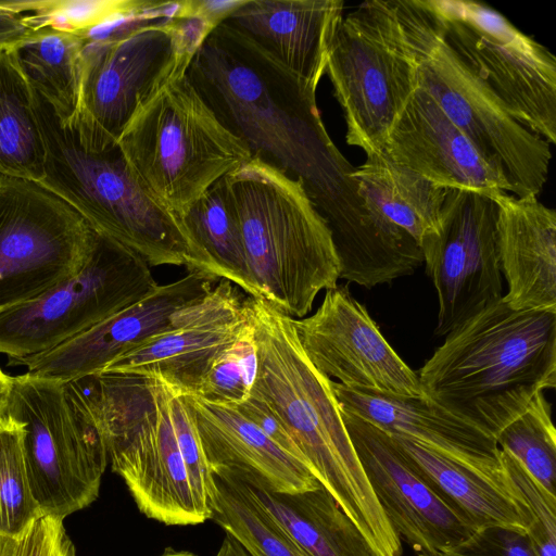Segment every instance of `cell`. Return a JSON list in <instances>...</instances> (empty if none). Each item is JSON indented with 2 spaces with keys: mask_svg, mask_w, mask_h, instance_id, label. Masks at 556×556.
Instances as JSON below:
<instances>
[{
  "mask_svg": "<svg viewBox=\"0 0 556 556\" xmlns=\"http://www.w3.org/2000/svg\"><path fill=\"white\" fill-rule=\"evenodd\" d=\"M186 75L252 157L301 182L330 229L368 214L355 167L323 123L317 88L225 22L203 41Z\"/></svg>",
  "mask_w": 556,
  "mask_h": 556,
  "instance_id": "1",
  "label": "cell"
},
{
  "mask_svg": "<svg viewBox=\"0 0 556 556\" xmlns=\"http://www.w3.org/2000/svg\"><path fill=\"white\" fill-rule=\"evenodd\" d=\"M257 353L251 394L279 418L306 465L358 528L377 556H403L361 465L334 397L331 379L309 362L293 318L249 296Z\"/></svg>",
  "mask_w": 556,
  "mask_h": 556,
  "instance_id": "2",
  "label": "cell"
},
{
  "mask_svg": "<svg viewBox=\"0 0 556 556\" xmlns=\"http://www.w3.org/2000/svg\"><path fill=\"white\" fill-rule=\"evenodd\" d=\"M444 338L417 374L425 396L494 439L556 387V311L502 298Z\"/></svg>",
  "mask_w": 556,
  "mask_h": 556,
  "instance_id": "3",
  "label": "cell"
},
{
  "mask_svg": "<svg viewBox=\"0 0 556 556\" xmlns=\"http://www.w3.org/2000/svg\"><path fill=\"white\" fill-rule=\"evenodd\" d=\"M34 97L46 149L39 185L97 233L132 250L150 266H186L218 278L179 216L137 176L117 143L102 150L91 147L36 90Z\"/></svg>",
  "mask_w": 556,
  "mask_h": 556,
  "instance_id": "4",
  "label": "cell"
},
{
  "mask_svg": "<svg viewBox=\"0 0 556 556\" xmlns=\"http://www.w3.org/2000/svg\"><path fill=\"white\" fill-rule=\"evenodd\" d=\"M225 177L257 299L291 318L305 317L317 294L336 288L340 279L326 220L301 182L258 159Z\"/></svg>",
  "mask_w": 556,
  "mask_h": 556,
  "instance_id": "5",
  "label": "cell"
},
{
  "mask_svg": "<svg viewBox=\"0 0 556 556\" xmlns=\"http://www.w3.org/2000/svg\"><path fill=\"white\" fill-rule=\"evenodd\" d=\"M103 435L112 470L126 483L138 509L167 526L208 520L200 508L168 410V389L159 379L98 374L78 379Z\"/></svg>",
  "mask_w": 556,
  "mask_h": 556,
  "instance_id": "6",
  "label": "cell"
},
{
  "mask_svg": "<svg viewBox=\"0 0 556 556\" xmlns=\"http://www.w3.org/2000/svg\"><path fill=\"white\" fill-rule=\"evenodd\" d=\"M421 86L469 138L517 198L536 197L546 182L549 143L516 122L446 41L428 0H394Z\"/></svg>",
  "mask_w": 556,
  "mask_h": 556,
  "instance_id": "7",
  "label": "cell"
},
{
  "mask_svg": "<svg viewBox=\"0 0 556 556\" xmlns=\"http://www.w3.org/2000/svg\"><path fill=\"white\" fill-rule=\"evenodd\" d=\"M117 146L137 176L177 215L252 157L186 73L139 106Z\"/></svg>",
  "mask_w": 556,
  "mask_h": 556,
  "instance_id": "8",
  "label": "cell"
},
{
  "mask_svg": "<svg viewBox=\"0 0 556 556\" xmlns=\"http://www.w3.org/2000/svg\"><path fill=\"white\" fill-rule=\"evenodd\" d=\"M7 416L23 424L29 484L43 515L64 520L97 500L109 457L77 380L14 376Z\"/></svg>",
  "mask_w": 556,
  "mask_h": 556,
  "instance_id": "9",
  "label": "cell"
},
{
  "mask_svg": "<svg viewBox=\"0 0 556 556\" xmlns=\"http://www.w3.org/2000/svg\"><path fill=\"white\" fill-rule=\"evenodd\" d=\"M176 3V2H175ZM165 10L83 33L78 105L71 119L97 149L117 143L136 111L173 77L186 73L170 15Z\"/></svg>",
  "mask_w": 556,
  "mask_h": 556,
  "instance_id": "10",
  "label": "cell"
},
{
  "mask_svg": "<svg viewBox=\"0 0 556 556\" xmlns=\"http://www.w3.org/2000/svg\"><path fill=\"white\" fill-rule=\"evenodd\" d=\"M325 74L343 112L346 143L379 153L418 87L394 0L366 1L342 17Z\"/></svg>",
  "mask_w": 556,
  "mask_h": 556,
  "instance_id": "11",
  "label": "cell"
},
{
  "mask_svg": "<svg viewBox=\"0 0 556 556\" xmlns=\"http://www.w3.org/2000/svg\"><path fill=\"white\" fill-rule=\"evenodd\" d=\"M448 45L520 125L556 143V58L491 7L428 0Z\"/></svg>",
  "mask_w": 556,
  "mask_h": 556,
  "instance_id": "12",
  "label": "cell"
},
{
  "mask_svg": "<svg viewBox=\"0 0 556 556\" xmlns=\"http://www.w3.org/2000/svg\"><path fill=\"white\" fill-rule=\"evenodd\" d=\"M157 286L139 254L97 233L77 274L0 314V354L14 361L48 352L144 299Z\"/></svg>",
  "mask_w": 556,
  "mask_h": 556,
  "instance_id": "13",
  "label": "cell"
},
{
  "mask_svg": "<svg viewBox=\"0 0 556 556\" xmlns=\"http://www.w3.org/2000/svg\"><path fill=\"white\" fill-rule=\"evenodd\" d=\"M97 232L36 181L0 175V314L77 274Z\"/></svg>",
  "mask_w": 556,
  "mask_h": 556,
  "instance_id": "14",
  "label": "cell"
},
{
  "mask_svg": "<svg viewBox=\"0 0 556 556\" xmlns=\"http://www.w3.org/2000/svg\"><path fill=\"white\" fill-rule=\"evenodd\" d=\"M497 204L491 195L448 188L439 231L420 243L438 295L434 336L445 337L503 298Z\"/></svg>",
  "mask_w": 556,
  "mask_h": 556,
  "instance_id": "15",
  "label": "cell"
},
{
  "mask_svg": "<svg viewBox=\"0 0 556 556\" xmlns=\"http://www.w3.org/2000/svg\"><path fill=\"white\" fill-rule=\"evenodd\" d=\"M250 320L249 295L222 278L203 298L174 313V328L125 352L100 374L155 378L177 393L197 395L213 363Z\"/></svg>",
  "mask_w": 556,
  "mask_h": 556,
  "instance_id": "16",
  "label": "cell"
},
{
  "mask_svg": "<svg viewBox=\"0 0 556 556\" xmlns=\"http://www.w3.org/2000/svg\"><path fill=\"white\" fill-rule=\"evenodd\" d=\"M293 324L305 355L328 378L349 388L425 396L417 374L393 350L348 286L326 290L317 311L293 318Z\"/></svg>",
  "mask_w": 556,
  "mask_h": 556,
  "instance_id": "17",
  "label": "cell"
},
{
  "mask_svg": "<svg viewBox=\"0 0 556 556\" xmlns=\"http://www.w3.org/2000/svg\"><path fill=\"white\" fill-rule=\"evenodd\" d=\"M341 416L384 515L417 556H439L478 530L421 478L390 434L346 412Z\"/></svg>",
  "mask_w": 556,
  "mask_h": 556,
  "instance_id": "18",
  "label": "cell"
},
{
  "mask_svg": "<svg viewBox=\"0 0 556 556\" xmlns=\"http://www.w3.org/2000/svg\"><path fill=\"white\" fill-rule=\"evenodd\" d=\"M219 279L198 271L159 285L144 299L42 354L9 361L25 366L28 375L74 381L98 375L112 361L147 339L174 328L178 309L207 294Z\"/></svg>",
  "mask_w": 556,
  "mask_h": 556,
  "instance_id": "19",
  "label": "cell"
},
{
  "mask_svg": "<svg viewBox=\"0 0 556 556\" xmlns=\"http://www.w3.org/2000/svg\"><path fill=\"white\" fill-rule=\"evenodd\" d=\"M380 152L444 188L488 195L508 192L505 178L419 85L391 127Z\"/></svg>",
  "mask_w": 556,
  "mask_h": 556,
  "instance_id": "20",
  "label": "cell"
},
{
  "mask_svg": "<svg viewBox=\"0 0 556 556\" xmlns=\"http://www.w3.org/2000/svg\"><path fill=\"white\" fill-rule=\"evenodd\" d=\"M341 410L390 435L413 440L492 478L504 476L496 440L426 396L408 397L345 387L331 380Z\"/></svg>",
  "mask_w": 556,
  "mask_h": 556,
  "instance_id": "21",
  "label": "cell"
},
{
  "mask_svg": "<svg viewBox=\"0 0 556 556\" xmlns=\"http://www.w3.org/2000/svg\"><path fill=\"white\" fill-rule=\"evenodd\" d=\"M212 475H226L276 493H299L320 486L311 469L235 406L187 395Z\"/></svg>",
  "mask_w": 556,
  "mask_h": 556,
  "instance_id": "22",
  "label": "cell"
},
{
  "mask_svg": "<svg viewBox=\"0 0 556 556\" xmlns=\"http://www.w3.org/2000/svg\"><path fill=\"white\" fill-rule=\"evenodd\" d=\"M343 5L341 0H242L224 22L317 88Z\"/></svg>",
  "mask_w": 556,
  "mask_h": 556,
  "instance_id": "23",
  "label": "cell"
},
{
  "mask_svg": "<svg viewBox=\"0 0 556 556\" xmlns=\"http://www.w3.org/2000/svg\"><path fill=\"white\" fill-rule=\"evenodd\" d=\"M497 204V251L507 282L504 302L513 309L556 311V213L536 197L506 191Z\"/></svg>",
  "mask_w": 556,
  "mask_h": 556,
  "instance_id": "24",
  "label": "cell"
},
{
  "mask_svg": "<svg viewBox=\"0 0 556 556\" xmlns=\"http://www.w3.org/2000/svg\"><path fill=\"white\" fill-rule=\"evenodd\" d=\"M391 437L421 478L478 530L502 527L527 532L528 516L505 472L501 479L492 478L413 440Z\"/></svg>",
  "mask_w": 556,
  "mask_h": 556,
  "instance_id": "25",
  "label": "cell"
},
{
  "mask_svg": "<svg viewBox=\"0 0 556 556\" xmlns=\"http://www.w3.org/2000/svg\"><path fill=\"white\" fill-rule=\"evenodd\" d=\"M251 489L305 556H377L323 485L299 493Z\"/></svg>",
  "mask_w": 556,
  "mask_h": 556,
  "instance_id": "26",
  "label": "cell"
},
{
  "mask_svg": "<svg viewBox=\"0 0 556 556\" xmlns=\"http://www.w3.org/2000/svg\"><path fill=\"white\" fill-rule=\"evenodd\" d=\"M353 178L363 195L419 247L425 237L439 231L448 188L394 163L383 152L367 154Z\"/></svg>",
  "mask_w": 556,
  "mask_h": 556,
  "instance_id": "27",
  "label": "cell"
},
{
  "mask_svg": "<svg viewBox=\"0 0 556 556\" xmlns=\"http://www.w3.org/2000/svg\"><path fill=\"white\" fill-rule=\"evenodd\" d=\"M45 156L34 90L9 46H0V175L39 182Z\"/></svg>",
  "mask_w": 556,
  "mask_h": 556,
  "instance_id": "28",
  "label": "cell"
},
{
  "mask_svg": "<svg viewBox=\"0 0 556 556\" xmlns=\"http://www.w3.org/2000/svg\"><path fill=\"white\" fill-rule=\"evenodd\" d=\"M86 38L50 26L30 28L9 46L23 74L63 119L78 105L79 61Z\"/></svg>",
  "mask_w": 556,
  "mask_h": 556,
  "instance_id": "29",
  "label": "cell"
},
{
  "mask_svg": "<svg viewBox=\"0 0 556 556\" xmlns=\"http://www.w3.org/2000/svg\"><path fill=\"white\" fill-rule=\"evenodd\" d=\"M179 218L213 264L219 279L257 299L245 262L239 218L226 177L212 185Z\"/></svg>",
  "mask_w": 556,
  "mask_h": 556,
  "instance_id": "30",
  "label": "cell"
},
{
  "mask_svg": "<svg viewBox=\"0 0 556 556\" xmlns=\"http://www.w3.org/2000/svg\"><path fill=\"white\" fill-rule=\"evenodd\" d=\"M213 477L210 519L237 540L250 556H305L250 485L226 475Z\"/></svg>",
  "mask_w": 556,
  "mask_h": 556,
  "instance_id": "31",
  "label": "cell"
},
{
  "mask_svg": "<svg viewBox=\"0 0 556 556\" xmlns=\"http://www.w3.org/2000/svg\"><path fill=\"white\" fill-rule=\"evenodd\" d=\"M495 440L501 450L514 456L546 492L556 496V430L544 392L535 395Z\"/></svg>",
  "mask_w": 556,
  "mask_h": 556,
  "instance_id": "32",
  "label": "cell"
},
{
  "mask_svg": "<svg viewBox=\"0 0 556 556\" xmlns=\"http://www.w3.org/2000/svg\"><path fill=\"white\" fill-rule=\"evenodd\" d=\"M5 2L14 11L26 15L29 29L50 26L79 34L130 16L155 13L170 3L149 0Z\"/></svg>",
  "mask_w": 556,
  "mask_h": 556,
  "instance_id": "33",
  "label": "cell"
},
{
  "mask_svg": "<svg viewBox=\"0 0 556 556\" xmlns=\"http://www.w3.org/2000/svg\"><path fill=\"white\" fill-rule=\"evenodd\" d=\"M23 424L0 419V534L18 538L42 511L36 502L23 448Z\"/></svg>",
  "mask_w": 556,
  "mask_h": 556,
  "instance_id": "34",
  "label": "cell"
},
{
  "mask_svg": "<svg viewBox=\"0 0 556 556\" xmlns=\"http://www.w3.org/2000/svg\"><path fill=\"white\" fill-rule=\"evenodd\" d=\"M256 370L257 353L251 318L235 343L213 363L198 394L192 396L215 404L238 406L250 396Z\"/></svg>",
  "mask_w": 556,
  "mask_h": 556,
  "instance_id": "35",
  "label": "cell"
},
{
  "mask_svg": "<svg viewBox=\"0 0 556 556\" xmlns=\"http://www.w3.org/2000/svg\"><path fill=\"white\" fill-rule=\"evenodd\" d=\"M500 459L510 488L529 519L526 532L538 556H556V496L546 492L520 463L500 448Z\"/></svg>",
  "mask_w": 556,
  "mask_h": 556,
  "instance_id": "36",
  "label": "cell"
},
{
  "mask_svg": "<svg viewBox=\"0 0 556 556\" xmlns=\"http://www.w3.org/2000/svg\"><path fill=\"white\" fill-rule=\"evenodd\" d=\"M168 389V410L176 440L185 460L200 508L211 518L214 477L206 463L193 412L187 395Z\"/></svg>",
  "mask_w": 556,
  "mask_h": 556,
  "instance_id": "37",
  "label": "cell"
},
{
  "mask_svg": "<svg viewBox=\"0 0 556 556\" xmlns=\"http://www.w3.org/2000/svg\"><path fill=\"white\" fill-rule=\"evenodd\" d=\"M439 556H538L526 533L508 528L477 530L458 545Z\"/></svg>",
  "mask_w": 556,
  "mask_h": 556,
  "instance_id": "38",
  "label": "cell"
},
{
  "mask_svg": "<svg viewBox=\"0 0 556 556\" xmlns=\"http://www.w3.org/2000/svg\"><path fill=\"white\" fill-rule=\"evenodd\" d=\"M15 556H76L63 520L42 515L17 538Z\"/></svg>",
  "mask_w": 556,
  "mask_h": 556,
  "instance_id": "39",
  "label": "cell"
},
{
  "mask_svg": "<svg viewBox=\"0 0 556 556\" xmlns=\"http://www.w3.org/2000/svg\"><path fill=\"white\" fill-rule=\"evenodd\" d=\"M235 407L281 448L306 465L300 450L287 429L265 403L253 394H250L245 401Z\"/></svg>",
  "mask_w": 556,
  "mask_h": 556,
  "instance_id": "40",
  "label": "cell"
},
{
  "mask_svg": "<svg viewBox=\"0 0 556 556\" xmlns=\"http://www.w3.org/2000/svg\"><path fill=\"white\" fill-rule=\"evenodd\" d=\"M28 30L26 15L11 9L5 1H0V46L12 45Z\"/></svg>",
  "mask_w": 556,
  "mask_h": 556,
  "instance_id": "41",
  "label": "cell"
},
{
  "mask_svg": "<svg viewBox=\"0 0 556 556\" xmlns=\"http://www.w3.org/2000/svg\"><path fill=\"white\" fill-rule=\"evenodd\" d=\"M13 389V377L0 368V419L7 417Z\"/></svg>",
  "mask_w": 556,
  "mask_h": 556,
  "instance_id": "42",
  "label": "cell"
},
{
  "mask_svg": "<svg viewBox=\"0 0 556 556\" xmlns=\"http://www.w3.org/2000/svg\"><path fill=\"white\" fill-rule=\"evenodd\" d=\"M215 556H250L244 547L232 536L226 534Z\"/></svg>",
  "mask_w": 556,
  "mask_h": 556,
  "instance_id": "43",
  "label": "cell"
},
{
  "mask_svg": "<svg viewBox=\"0 0 556 556\" xmlns=\"http://www.w3.org/2000/svg\"><path fill=\"white\" fill-rule=\"evenodd\" d=\"M17 538H10L0 534V556L16 555Z\"/></svg>",
  "mask_w": 556,
  "mask_h": 556,
  "instance_id": "44",
  "label": "cell"
},
{
  "mask_svg": "<svg viewBox=\"0 0 556 556\" xmlns=\"http://www.w3.org/2000/svg\"><path fill=\"white\" fill-rule=\"evenodd\" d=\"M161 556H197L195 554L187 551H172L167 549L164 554Z\"/></svg>",
  "mask_w": 556,
  "mask_h": 556,
  "instance_id": "45",
  "label": "cell"
}]
</instances>
